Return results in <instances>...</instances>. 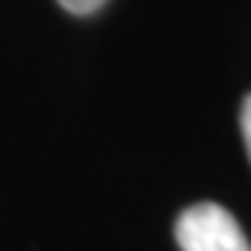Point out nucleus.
<instances>
[{
    "mask_svg": "<svg viewBox=\"0 0 251 251\" xmlns=\"http://www.w3.org/2000/svg\"><path fill=\"white\" fill-rule=\"evenodd\" d=\"M173 235L183 251H251L238 219L219 202L186 205L176 215Z\"/></svg>",
    "mask_w": 251,
    "mask_h": 251,
    "instance_id": "1",
    "label": "nucleus"
},
{
    "mask_svg": "<svg viewBox=\"0 0 251 251\" xmlns=\"http://www.w3.org/2000/svg\"><path fill=\"white\" fill-rule=\"evenodd\" d=\"M242 137H245V150H248V160H251V95H245V101H242Z\"/></svg>",
    "mask_w": 251,
    "mask_h": 251,
    "instance_id": "3",
    "label": "nucleus"
},
{
    "mask_svg": "<svg viewBox=\"0 0 251 251\" xmlns=\"http://www.w3.org/2000/svg\"><path fill=\"white\" fill-rule=\"evenodd\" d=\"M59 7L69 10V13H75V17H88V13H95V10L104 7V0H59Z\"/></svg>",
    "mask_w": 251,
    "mask_h": 251,
    "instance_id": "2",
    "label": "nucleus"
}]
</instances>
